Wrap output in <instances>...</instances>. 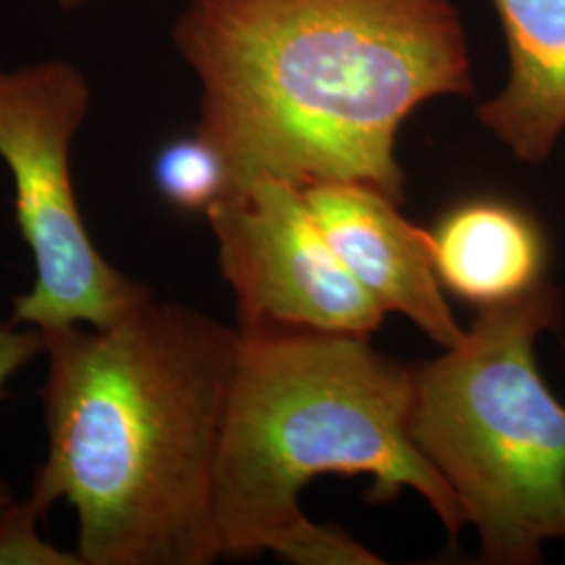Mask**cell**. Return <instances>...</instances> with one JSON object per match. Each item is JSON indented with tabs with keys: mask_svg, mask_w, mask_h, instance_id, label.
I'll return each mask as SVG.
<instances>
[{
	"mask_svg": "<svg viewBox=\"0 0 565 565\" xmlns=\"http://www.w3.org/2000/svg\"><path fill=\"white\" fill-rule=\"evenodd\" d=\"M172 41L200 82L195 132L223 156L224 195L258 179L363 182L403 205L404 120L473 93L450 0H189Z\"/></svg>",
	"mask_w": 565,
	"mask_h": 565,
	"instance_id": "6da1fadb",
	"label": "cell"
},
{
	"mask_svg": "<svg viewBox=\"0 0 565 565\" xmlns=\"http://www.w3.org/2000/svg\"><path fill=\"white\" fill-rule=\"evenodd\" d=\"M239 329L156 294L105 327L44 331L46 452L28 499L65 501L84 565L221 559L212 473Z\"/></svg>",
	"mask_w": 565,
	"mask_h": 565,
	"instance_id": "7a4b0ae2",
	"label": "cell"
},
{
	"mask_svg": "<svg viewBox=\"0 0 565 565\" xmlns=\"http://www.w3.org/2000/svg\"><path fill=\"white\" fill-rule=\"evenodd\" d=\"M212 473L221 559L275 553L300 565H375L340 527L303 515L319 476L373 478L371 503L422 494L457 543L463 507L411 434L415 369L366 338L287 327H237Z\"/></svg>",
	"mask_w": 565,
	"mask_h": 565,
	"instance_id": "3957f363",
	"label": "cell"
},
{
	"mask_svg": "<svg viewBox=\"0 0 565 565\" xmlns=\"http://www.w3.org/2000/svg\"><path fill=\"white\" fill-rule=\"evenodd\" d=\"M564 319L555 285L480 308L445 356L415 369L411 434L480 534V562L536 565L565 541V404L536 364Z\"/></svg>",
	"mask_w": 565,
	"mask_h": 565,
	"instance_id": "277c9868",
	"label": "cell"
},
{
	"mask_svg": "<svg viewBox=\"0 0 565 565\" xmlns=\"http://www.w3.org/2000/svg\"><path fill=\"white\" fill-rule=\"evenodd\" d=\"M93 90L65 60L0 67V160L15 191V223L34 264V281L13 298L11 319L44 331L105 327L153 289L103 256L82 216L72 149Z\"/></svg>",
	"mask_w": 565,
	"mask_h": 565,
	"instance_id": "5b68a950",
	"label": "cell"
},
{
	"mask_svg": "<svg viewBox=\"0 0 565 565\" xmlns=\"http://www.w3.org/2000/svg\"><path fill=\"white\" fill-rule=\"evenodd\" d=\"M242 327L369 338L385 310L338 258L306 189L258 179L205 212Z\"/></svg>",
	"mask_w": 565,
	"mask_h": 565,
	"instance_id": "8992f818",
	"label": "cell"
},
{
	"mask_svg": "<svg viewBox=\"0 0 565 565\" xmlns=\"http://www.w3.org/2000/svg\"><path fill=\"white\" fill-rule=\"evenodd\" d=\"M306 198L350 275L385 312H398L445 350L465 338L434 264L431 233L408 223L401 203L363 182H324Z\"/></svg>",
	"mask_w": 565,
	"mask_h": 565,
	"instance_id": "52a82bcc",
	"label": "cell"
},
{
	"mask_svg": "<svg viewBox=\"0 0 565 565\" xmlns=\"http://www.w3.org/2000/svg\"><path fill=\"white\" fill-rule=\"evenodd\" d=\"M509 78L478 107L486 128L525 163H545L565 132V0H492Z\"/></svg>",
	"mask_w": 565,
	"mask_h": 565,
	"instance_id": "ba28073f",
	"label": "cell"
},
{
	"mask_svg": "<svg viewBox=\"0 0 565 565\" xmlns=\"http://www.w3.org/2000/svg\"><path fill=\"white\" fill-rule=\"evenodd\" d=\"M431 245L443 287L480 308L520 298L545 281V235L513 203H461L436 226Z\"/></svg>",
	"mask_w": 565,
	"mask_h": 565,
	"instance_id": "9c48e42d",
	"label": "cell"
},
{
	"mask_svg": "<svg viewBox=\"0 0 565 565\" xmlns=\"http://www.w3.org/2000/svg\"><path fill=\"white\" fill-rule=\"evenodd\" d=\"M153 184L170 205L184 212H207L223 198L228 174L223 156L195 132L166 142L158 151Z\"/></svg>",
	"mask_w": 565,
	"mask_h": 565,
	"instance_id": "30bf717a",
	"label": "cell"
},
{
	"mask_svg": "<svg viewBox=\"0 0 565 565\" xmlns=\"http://www.w3.org/2000/svg\"><path fill=\"white\" fill-rule=\"evenodd\" d=\"M42 518L28 497L0 513V565H84L76 548L65 551L42 536Z\"/></svg>",
	"mask_w": 565,
	"mask_h": 565,
	"instance_id": "8fae6325",
	"label": "cell"
},
{
	"mask_svg": "<svg viewBox=\"0 0 565 565\" xmlns=\"http://www.w3.org/2000/svg\"><path fill=\"white\" fill-rule=\"evenodd\" d=\"M44 354V333L36 327L0 319V401L13 377Z\"/></svg>",
	"mask_w": 565,
	"mask_h": 565,
	"instance_id": "7c38bea8",
	"label": "cell"
},
{
	"mask_svg": "<svg viewBox=\"0 0 565 565\" xmlns=\"http://www.w3.org/2000/svg\"><path fill=\"white\" fill-rule=\"evenodd\" d=\"M15 499V492H13V488L11 484L0 476V513L7 509V507L11 505V501Z\"/></svg>",
	"mask_w": 565,
	"mask_h": 565,
	"instance_id": "4fadbf2b",
	"label": "cell"
},
{
	"mask_svg": "<svg viewBox=\"0 0 565 565\" xmlns=\"http://www.w3.org/2000/svg\"><path fill=\"white\" fill-rule=\"evenodd\" d=\"M61 4V9L65 11H74V9H81L82 4L90 2V0H57Z\"/></svg>",
	"mask_w": 565,
	"mask_h": 565,
	"instance_id": "5bb4252c",
	"label": "cell"
}]
</instances>
